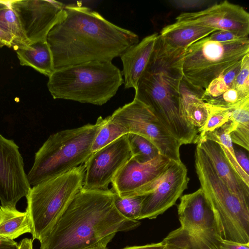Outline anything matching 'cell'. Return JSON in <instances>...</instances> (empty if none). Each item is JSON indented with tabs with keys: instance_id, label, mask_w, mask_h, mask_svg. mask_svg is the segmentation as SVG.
I'll use <instances>...</instances> for the list:
<instances>
[{
	"instance_id": "1",
	"label": "cell",
	"mask_w": 249,
	"mask_h": 249,
	"mask_svg": "<svg viewBox=\"0 0 249 249\" xmlns=\"http://www.w3.org/2000/svg\"><path fill=\"white\" fill-rule=\"evenodd\" d=\"M46 41L55 70L92 61L111 62L139 38L88 7L69 4Z\"/></svg>"
},
{
	"instance_id": "2",
	"label": "cell",
	"mask_w": 249,
	"mask_h": 249,
	"mask_svg": "<svg viewBox=\"0 0 249 249\" xmlns=\"http://www.w3.org/2000/svg\"><path fill=\"white\" fill-rule=\"evenodd\" d=\"M112 189L76 194L46 236L40 249H86L107 246L116 234L137 228L139 220L123 216L114 204Z\"/></svg>"
},
{
	"instance_id": "3",
	"label": "cell",
	"mask_w": 249,
	"mask_h": 249,
	"mask_svg": "<svg viewBox=\"0 0 249 249\" xmlns=\"http://www.w3.org/2000/svg\"><path fill=\"white\" fill-rule=\"evenodd\" d=\"M185 50L171 46L159 35L134 97L151 110L181 145L196 143L198 137V130L185 117L181 101Z\"/></svg>"
},
{
	"instance_id": "4",
	"label": "cell",
	"mask_w": 249,
	"mask_h": 249,
	"mask_svg": "<svg viewBox=\"0 0 249 249\" xmlns=\"http://www.w3.org/2000/svg\"><path fill=\"white\" fill-rule=\"evenodd\" d=\"M123 83L122 72L111 62L92 61L55 70L47 87L54 99L102 106Z\"/></svg>"
},
{
	"instance_id": "5",
	"label": "cell",
	"mask_w": 249,
	"mask_h": 249,
	"mask_svg": "<svg viewBox=\"0 0 249 249\" xmlns=\"http://www.w3.org/2000/svg\"><path fill=\"white\" fill-rule=\"evenodd\" d=\"M104 119L100 116L94 124L51 135L36 153L33 166L27 174L31 186L85 163L92 153V145Z\"/></svg>"
},
{
	"instance_id": "6",
	"label": "cell",
	"mask_w": 249,
	"mask_h": 249,
	"mask_svg": "<svg viewBox=\"0 0 249 249\" xmlns=\"http://www.w3.org/2000/svg\"><path fill=\"white\" fill-rule=\"evenodd\" d=\"M195 168L200 188L215 213L221 238L249 244V203L230 190L197 144Z\"/></svg>"
},
{
	"instance_id": "7",
	"label": "cell",
	"mask_w": 249,
	"mask_h": 249,
	"mask_svg": "<svg viewBox=\"0 0 249 249\" xmlns=\"http://www.w3.org/2000/svg\"><path fill=\"white\" fill-rule=\"evenodd\" d=\"M248 54L249 37L217 42L206 37L185 49L182 63L183 80L202 96L213 80Z\"/></svg>"
},
{
	"instance_id": "8",
	"label": "cell",
	"mask_w": 249,
	"mask_h": 249,
	"mask_svg": "<svg viewBox=\"0 0 249 249\" xmlns=\"http://www.w3.org/2000/svg\"><path fill=\"white\" fill-rule=\"evenodd\" d=\"M85 167L81 165L32 186L26 196L33 223V239L39 241L51 231L71 200L82 188Z\"/></svg>"
},
{
	"instance_id": "9",
	"label": "cell",
	"mask_w": 249,
	"mask_h": 249,
	"mask_svg": "<svg viewBox=\"0 0 249 249\" xmlns=\"http://www.w3.org/2000/svg\"><path fill=\"white\" fill-rule=\"evenodd\" d=\"M128 132L141 135L152 142L161 155L180 162V143L144 104L134 99L109 116Z\"/></svg>"
},
{
	"instance_id": "10",
	"label": "cell",
	"mask_w": 249,
	"mask_h": 249,
	"mask_svg": "<svg viewBox=\"0 0 249 249\" xmlns=\"http://www.w3.org/2000/svg\"><path fill=\"white\" fill-rule=\"evenodd\" d=\"M127 134L92 153L84 163L83 188L106 190L113 178L132 158Z\"/></svg>"
},
{
	"instance_id": "11",
	"label": "cell",
	"mask_w": 249,
	"mask_h": 249,
	"mask_svg": "<svg viewBox=\"0 0 249 249\" xmlns=\"http://www.w3.org/2000/svg\"><path fill=\"white\" fill-rule=\"evenodd\" d=\"M171 160L162 155L145 163L131 158L113 178L112 190L121 197L145 196L159 183Z\"/></svg>"
},
{
	"instance_id": "12",
	"label": "cell",
	"mask_w": 249,
	"mask_h": 249,
	"mask_svg": "<svg viewBox=\"0 0 249 249\" xmlns=\"http://www.w3.org/2000/svg\"><path fill=\"white\" fill-rule=\"evenodd\" d=\"M31 188L18 146L0 134L1 206L16 208L17 202L26 196Z\"/></svg>"
},
{
	"instance_id": "13",
	"label": "cell",
	"mask_w": 249,
	"mask_h": 249,
	"mask_svg": "<svg viewBox=\"0 0 249 249\" xmlns=\"http://www.w3.org/2000/svg\"><path fill=\"white\" fill-rule=\"evenodd\" d=\"M17 14L30 44L46 40L47 36L62 17L65 5L48 0L8 1Z\"/></svg>"
},
{
	"instance_id": "14",
	"label": "cell",
	"mask_w": 249,
	"mask_h": 249,
	"mask_svg": "<svg viewBox=\"0 0 249 249\" xmlns=\"http://www.w3.org/2000/svg\"><path fill=\"white\" fill-rule=\"evenodd\" d=\"M176 19L181 24L230 31L240 38L248 37L249 34V14L243 7L227 0L198 12L183 13Z\"/></svg>"
},
{
	"instance_id": "15",
	"label": "cell",
	"mask_w": 249,
	"mask_h": 249,
	"mask_svg": "<svg viewBox=\"0 0 249 249\" xmlns=\"http://www.w3.org/2000/svg\"><path fill=\"white\" fill-rule=\"evenodd\" d=\"M187 173L182 161L171 160L159 183L144 196L138 220L155 219L173 206L187 188Z\"/></svg>"
},
{
	"instance_id": "16",
	"label": "cell",
	"mask_w": 249,
	"mask_h": 249,
	"mask_svg": "<svg viewBox=\"0 0 249 249\" xmlns=\"http://www.w3.org/2000/svg\"><path fill=\"white\" fill-rule=\"evenodd\" d=\"M178 213L180 228L189 233L213 238L221 237L215 213L201 188L180 196Z\"/></svg>"
},
{
	"instance_id": "17",
	"label": "cell",
	"mask_w": 249,
	"mask_h": 249,
	"mask_svg": "<svg viewBox=\"0 0 249 249\" xmlns=\"http://www.w3.org/2000/svg\"><path fill=\"white\" fill-rule=\"evenodd\" d=\"M197 144L206 153L217 175L230 190L249 203V186L228 161L220 145L215 141L206 139L199 140Z\"/></svg>"
},
{
	"instance_id": "18",
	"label": "cell",
	"mask_w": 249,
	"mask_h": 249,
	"mask_svg": "<svg viewBox=\"0 0 249 249\" xmlns=\"http://www.w3.org/2000/svg\"><path fill=\"white\" fill-rule=\"evenodd\" d=\"M154 33L127 48L120 56L124 76V88L136 89L154 51L158 37Z\"/></svg>"
},
{
	"instance_id": "19",
	"label": "cell",
	"mask_w": 249,
	"mask_h": 249,
	"mask_svg": "<svg viewBox=\"0 0 249 249\" xmlns=\"http://www.w3.org/2000/svg\"><path fill=\"white\" fill-rule=\"evenodd\" d=\"M217 31L212 28L175 22L163 27L159 35L171 46L186 49Z\"/></svg>"
},
{
	"instance_id": "20",
	"label": "cell",
	"mask_w": 249,
	"mask_h": 249,
	"mask_svg": "<svg viewBox=\"0 0 249 249\" xmlns=\"http://www.w3.org/2000/svg\"><path fill=\"white\" fill-rule=\"evenodd\" d=\"M21 65L32 67L50 77L55 69L52 53L47 41H40L16 50Z\"/></svg>"
},
{
	"instance_id": "21",
	"label": "cell",
	"mask_w": 249,
	"mask_h": 249,
	"mask_svg": "<svg viewBox=\"0 0 249 249\" xmlns=\"http://www.w3.org/2000/svg\"><path fill=\"white\" fill-rule=\"evenodd\" d=\"M181 101L185 117L198 132L208 118L209 110L201 95L194 90L182 79L180 84Z\"/></svg>"
},
{
	"instance_id": "22",
	"label": "cell",
	"mask_w": 249,
	"mask_h": 249,
	"mask_svg": "<svg viewBox=\"0 0 249 249\" xmlns=\"http://www.w3.org/2000/svg\"><path fill=\"white\" fill-rule=\"evenodd\" d=\"M32 231V221L26 211L0 206V236L14 240Z\"/></svg>"
},
{
	"instance_id": "23",
	"label": "cell",
	"mask_w": 249,
	"mask_h": 249,
	"mask_svg": "<svg viewBox=\"0 0 249 249\" xmlns=\"http://www.w3.org/2000/svg\"><path fill=\"white\" fill-rule=\"evenodd\" d=\"M230 137L233 143L249 150V96L229 107Z\"/></svg>"
},
{
	"instance_id": "24",
	"label": "cell",
	"mask_w": 249,
	"mask_h": 249,
	"mask_svg": "<svg viewBox=\"0 0 249 249\" xmlns=\"http://www.w3.org/2000/svg\"><path fill=\"white\" fill-rule=\"evenodd\" d=\"M221 239L194 235L180 227L170 232L162 242L186 249H220Z\"/></svg>"
},
{
	"instance_id": "25",
	"label": "cell",
	"mask_w": 249,
	"mask_h": 249,
	"mask_svg": "<svg viewBox=\"0 0 249 249\" xmlns=\"http://www.w3.org/2000/svg\"><path fill=\"white\" fill-rule=\"evenodd\" d=\"M230 134V125L228 121L221 127L212 132L206 133L198 141L202 139H206L218 142L220 145L227 160L233 168L246 184L249 186V175L243 170L237 161L233 142Z\"/></svg>"
},
{
	"instance_id": "26",
	"label": "cell",
	"mask_w": 249,
	"mask_h": 249,
	"mask_svg": "<svg viewBox=\"0 0 249 249\" xmlns=\"http://www.w3.org/2000/svg\"><path fill=\"white\" fill-rule=\"evenodd\" d=\"M0 28L13 37L14 50H17L19 48L30 44L22 30L17 14L10 6L0 11Z\"/></svg>"
},
{
	"instance_id": "27",
	"label": "cell",
	"mask_w": 249,
	"mask_h": 249,
	"mask_svg": "<svg viewBox=\"0 0 249 249\" xmlns=\"http://www.w3.org/2000/svg\"><path fill=\"white\" fill-rule=\"evenodd\" d=\"M132 158L140 163L151 160L161 155L158 148L145 138L134 133L127 134Z\"/></svg>"
},
{
	"instance_id": "28",
	"label": "cell",
	"mask_w": 249,
	"mask_h": 249,
	"mask_svg": "<svg viewBox=\"0 0 249 249\" xmlns=\"http://www.w3.org/2000/svg\"><path fill=\"white\" fill-rule=\"evenodd\" d=\"M128 133V131L124 127L111 120L109 116L104 118L103 124L93 141L91 147L92 153Z\"/></svg>"
},
{
	"instance_id": "29",
	"label": "cell",
	"mask_w": 249,
	"mask_h": 249,
	"mask_svg": "<svg viewBox=\"0 0 249 249\" xmlns=\"http://www.w3.org/2000/svg\"><path fill=\"white\" fill-rule=\"evenodd\" d=\"M144 196L121 197L115 193L114 204L118 212L125 218L139 220Z\"/></svg>"
},
{
	"instance_id": "30",
	"label": "cell",
	"mask_w": 249,
	"mask_h": 249,
	"mask_svg": "<svg viewBox=\"0 0 249 249\" xmlns=\"http://www.w3.org/2000/svg\"><path fill=\"white\" fill-rule=\"evenodd\" d=\"M206 103L209 110L208 118L204 127L199 132L200 134L198 135L197 141L206 133L212 132L221 127L228 121L230 116V109Z\"/></svg>"
},
{
	"instance_id": "31",
	"label": "cell",
	"mask_w": 249,
	"mask_h": 249,
	"mask_svg": "<svg viewBox=\"0 0 249 249\" xmlns=\"http://www.w3.org/2000/svg\"><path fill=\"white\" fill-rule=\"evenodd\" d=\"M249 54L242 59L240 69L233 86L243 98L249 96Z\"/></svg>"
},
{
	"instance_id": "32",
	"label": "cell",
	"mask_w": 249,
	"mask_h": 249,
	"mask_svg": "<svg viewBox=\"0 0 249 249\" xmlns=\"http://www.w3.org/2000/svg\"><path fill=\"white\" fill-rule=\"evenodd\" d=\"M244 98H245L242 97L237 90L232 86L220 96L209 100L205 102L213 106L229 108Z\"/></svg>"
},
{
	"instance_id": "33",
	"label": "cell",
	"mask_w": 249,
	"mask_h": 249,
	"mask_svg": "<svg viewBox=\"0 0 249 249\" xmlns=\"http://www.w3.org/2000/svg\"><path fill=\"white\" fill-rule=\"evenodd\" d=\"M168 2L176 9L185 10L202 8L214 2L209 0H169Z\"/></svg>"
},
{
	"instance_id": "34",
	"label": "cell",
	"mask_w": 249,
	"mask_h": 249,
	"mask_svg": "<svg viewBox=\"0 0 249 249\" xmlns=\"http://www.w3.org/2000/svg\"><path fill=\"white\" fill-rule=\"evenodd\" d=\"M208 37L211 40L217 42H227L240 39L233 33L225 30L215 31Z\"/></svg>"
},
{
	"instance_id": "35",
	"label": "cell",
	"mask_w": 249,
	"mask_h": 249,
	"mask_svg": "<svg viewBox=\"0 0 249 249\" xmlns=\"http://www.w3.org/2000/svg\"><path fill=\"white\" fill-rule=\"evenodd\" d=\"M237 161L243 170L249 175V160L247 155L242 151H235Z\"/></svg>"
},
{
	"instance_id": "36",
	"label": "cell",
	"mask_w": 249,
	"mask_h": 249,
	"mask_svg": "<svg viewBox=\"0 0 249 249\" xmlns=\"http://www.w3.org/2000/svg\"><path fill=\"white\" fill-rule=\"evenodd\" d=\"M220 249H249V244H241L222 239Z\"/></svg>"
},
{
	"instance_id": "37",
	"label": "cell",
	"mask_w": 249,
	"mask_h": 249,
	"mask_svg": "<svg viewBox=\"0 0 249 249\" xmlns=\"http://www.w3.org/2000/svg\"><path fill=\"white\" fill-rule=\"evenodd\" d=\"M4 46L14 48V40L10 34L0 28V47Z\"/></svg>"
},
{
	"instance_id": "38",
	"label": "cell",
	"mask_w": 249,
	"mask_h": 249,
	"mask_svg": "<svg viewBox=\"0 0 249 249\" xmlns=\"http://www.w3.org/2000/svg\"><path fill=\"white\" fill-rule=\"evenodd\" d=\"M18 247L14 240L0 236V249H18Z\"/></svg>"
},
{
	"instance_id": "39",
	"label": "cell",
	"mask_w": 249,
	"mask_h": 249,
	"mask_svg": "<svg viewBox=\"0 0 249 249\" xmlns=\"http://www.w3.org/2000/svg\"><path fill=\"white\" fill-rule=\"evenodd\" d=\"M165 244L162 241L160 243L125 247L122 249H162Z\"/></svg>"
},
{
	"instance_id": "40",
	"label": "cell",
	"mask_w": 249,
	"mask_h": 249,
	"mask_svg": "<svg viewBox=\"0 0 249 249\" xmlns=\"http://www.w3.org/2000/svg\"><path fill=\"white\" fill-rule=\"evenodd\" d=\"M18 249H33V240L27 238L22 239L19 244Z\"/></svg>"
},
{
	"instance_id": "41",
	"label": "cell",
	"mask_w": 249,
	"mask_h": 249,
	"mask_svg": "<svg viewBox=\"0 0 249 249\" xmlns=\"http://www.w3.org/2000/svg\"><path fill=\"white\" fill-rule=\"evenodd\" d=\"M165 244V243H164ZM162 249H186L184 247H179L172 244L165 243Z\"/></svg>"
},
{
	"instance_id": "42",
	"label": "cell",
	"mask_w": 249,
	"mask_h": 249,
	"mask_svg": "<svg viewBox=\"0 0 249 249\" xmlns=\"http://www.w3.org/2000/svg\"><path fill=\"white\" fill-rule=\"evenodd\" d=\"M9 7L8 1L0 0V11Z\"/></svg>"
},
{
	"instance_id": "43",
	"label": "cell",
	"mask_w": 249,
	"mask_h": 249,
	"mask_svg": "<svg viewBox=\"0 0 249 249\" xmlns=\"http://www.w3.org/2000/svg\"><path fill=\"white\" fill-rule=\"evenodd\" d=\"M86 249H107V246H98Z\"/></svg>"
}]
</instances>
